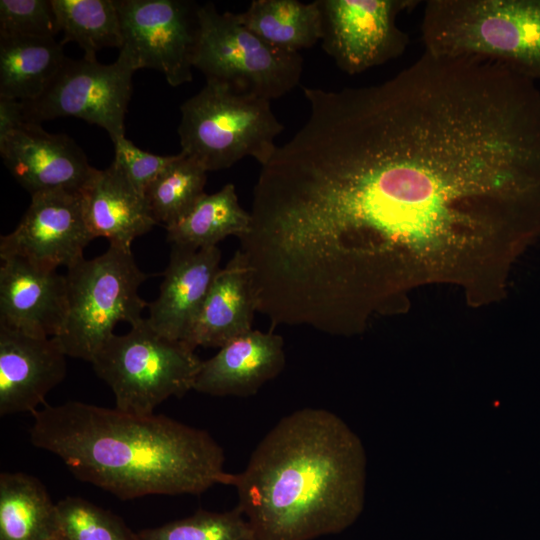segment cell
Here are the masks:
<instances>
[{"instance_id":"6da1fadb","label":"cell","mask_w":540,"mask_h":540,"mask_svg":"<svg viewBox=\"0 0 540 540\" xmlns=\"http://www.w3.org/2000/svg\"><path fill=\"white\" fill-rule=\"evenodd\" d=\"M309 115L279 152L273 216L284 260L361 329L411 294L502 301L540 236V89L501 65L424 53L378 84L303 87Z\"/></svg>"},{"instance_id":"7a4b0ae2","label":"cell","mask_w":540,"mask_h":540,"mask_svg":"<svg viewBox=\"0 0 540 540\" xmlns=\"http://www.w3.org/2000/svg\"><path fill=\"white\" fill-rule=\"evenodd\" d=\"M364 479L358 438L336 414L306 407L282 417L223 485L235 488L254 540H313L357 519Z\"/></svg>"},{"instance_id":"3957f363","label":"cell","mask_w":540,"mask_h":540,"mask_svg":"<svg viewBox=\"0 0 540 540\" xmlns=\"http://www.w3.org/2000/svg\"><path fill=\"white\" fill-rule=\"evenodd\" d=\"M32 444L79 480L122 500L200 495L223 484L222 447L205 430L165 415H135L80 401L35 411Z\"/></svg>"},{"instance_id":"277c9868","label":"cell","mask_w":540,"mask_h":540,"mask_svg":"<svg viewBox=\"0 0 540 540\" xmlns=\"http://www.w3.org/2000/svg\"><path fill=\"white\" fill-rule=\"evenodd\" d=\"M424 51L476 57L540 80V0H428Z\"/></svg>"},{"instance_id":"5b68a950","label":"cell","mask_w":540,"mask_h":540,"mask_svg":"<svg viewBox=\"0 0 540 540\" xmlns=\"http://www.w3.org/2000/svg\"><path fill=\"white\" fill-rule=\"evenodd\" d=\"M180 112L181 152L208 172L229 168L247 156L265 165L284 129L270 101L234 92L215 81H206L180 106Z\"/></svg>"},{"instance_id":"8992f818","label":"cell","mask_w":540,"mask_h":540,"mask_svg":"<svg viewBox=\"0 0 540 540\" xmlns=\"http://www.w3.org/2000/svg\"><path fill=\"white\" fill-rule=\"evenodd\" d=\"M202 362L185 342L157 333L147 318L124 335L113 334L91 361L111 388L115 408L135 415L154 414L168 398L193 390Z\"/></svg>"},{"instance_id":"52a82bcc","label":"cell","mask_w":540,"mask_h":540,"mask_svg":"<svg viewBox=\"0 0 540 540\" xmlns=\"http://www.w3.org/2000/svg\"><path fill=\"white\" fill-rule=\"evenodd\" d=\"M68 309L64 327L55 337L67 357L91 362L95 354L115 334L120 321L139 322L145 307L139 295L147 279L132 250L114 246L92 259H82L65 274Z\"/></svg>"},{"instance_id":"ba28073f","label":"cell","mask_w":540,"mask_h":540,"mask_svg":"<svg viewBox=\"0 0 540 540\" xmlns=\"http://www.w3.org/2000/svg\"><path fill=\"white\" fill-rule=\"evenodd\" d=\"M199 25L193 66L206 81L270 102L299 84L301 54L266 42L242 25L235 13H220L213 3H206L199 7Z\"/></svg>"},{"instance_id":"9c48e42d","label":"cell","mask_w":540,"mask_h":540,"mask_svg":"<svg viewBox=\"0 0 540 540\" xmlns=\"http://www.w3.org/2000/svg\"><path fill=\"white\" fill-rule=\"evenodd\" d=\"M136 70L130 57L120 50L111 64L85 57L66 58L40 98L22 101L26 119L40 124L58 117L80 118L105 129L115 144L125 137L124 122Z\"/></svg>"},{"instance_id":"30bf717a","label":"cell","mask_w":540,"mask_h":540,"mask_svg":"<svg viewBox=\"0 0 540 540\" xmlns=\"http://www.w3.org/2000/svg\"><path fill=\"white\" fill-rule=\"evenodd\" d=\"M122 46L136 69L164 74L169 85L192 81L199 7L184 0H116Z\"/></svg>"},{"instance_id":"8fae6325","label":"cell","mask_w":540,"mask_h":540,"mask_svg":"<svg viewBox=\"0 0 540 540\" xmlns=\"http://www.w3.org/2000/svg\"><path fill=\"white\" fill-rule=\"evenodd\" d=\"M322 48L340 70L355 75L401 56L409 36L397 17L417 0H318Z\"/></svg>"},{"instance_id":"7c38bea8","label":"cell","mask_w":540,"mask_h":540,"mask_svg":"<svg viewBox=\"0 0 540 540\" xmlns=\"http://www.w3.org/2000/svg\"><path fill=\"white\" fill-rule=\"evenodd\" d=\"M81 193L54 190L31 196L17 227L0 239V258L17 257L36 266L67 269L84 258L93 240Z\"/></svg>"},{"instance_id":"4fadbf2b","label":"cell","mask_w":540,"mask_h":540,"mask_svg":"<svg viewBox=\"0 0 540 540\" xmlns=\"http://www.w3.org/2000/svg\"><path fill=\"white\" fill-rule=\"evenodd\" d=\"M0 154L14 179L30 195L65 190L81 193L95 169L66 134L29 123L0 140Z\"/></svg>"},{"instance_id":"5bb4252c","label":"cell","mask_w":540,"mask_h":540,"mask_svg":"<svg viewBox=\"0 0 540 540\" xmlns=\"http://www.w3.org/2000/svg\"><path fill=\"white\" fill-rule=\"evenodd\" d=\"M1 262L0 326L35 337H57L68 309L65 275L17 257Z\"/></svg>"},{"instance_id":"9a60e30c","label":"cell","mask_w":540,"mask_h":540,"mask_svg":"<svg viewBox=\"0 0 540 540\" xmlns=\"http://www.w3.org/2000/svg\"><path fill=\"white\" fill-rule=\"evenodd\" d=\"M67 355L57 338L0 326V415L30 412L65 377Z\"/></svg>"},{"instance_id":"2e32d148","label":"cell","mask_w":540,"mask_h":540,"mask_svg":"<svg viewBox=\"0 0 540 540\" xmlns=\"http://www.w3.org/2000/svg\"><path fill=\"white\" fill-rule=\"evenodd\" d=\"M217 246L192 250L171 246L159 296L149 303L147 320L160 335L185 341L221 269Z\"/></svg>"},{"instance_id":"e0dca14e","label":"cell","mask_w":540,"mask_h":540,"mask_svg":"<svg viewBox=\"0 0 540 540\" xmlns=\"http://www.w3.org/2000/svg\"><path fill=\"white\" fill-rule=\"evenodd\" d=\"M285 363L280 335L251 330L202 362L193 390L212 396H252L277 377Z\"/></svg>"},{"instance_id":"ac0fdd59","label":"cell","mask_w":540,"mask_h":540,"mask_svg":"<svg viewBox=\"0 0 540 540\" xmlns=\"http://www.w3.org/2000/svg\"><path fill=\"white\" fill-rule=\"evenodd\" d=\"M81 198L90 233L93 238H106L109 246L132 250L133 241L157 224L145 194L130 183L114 161L106 169H95Z\"/></svg>"},{"instance_id":"d6986e66","label":"cell","mask_w":540,"mask_h":540,"mask_svg":"<svg viewBox=\"0 0 540 540\" xmlns=\"http://www.w3.org/2000/svg\"><path fill=\"white\" fill-rule=\"evenodd\" d=\"M257 298L247 262L238 249L217 273L184 341L192 349L218 347L252 329Z\"/></svg>"},{"instance_id":"ffe728a7","label":"cell","mask_w":540,"mask_h":540,"mask_svg":"<svg viewBox=\"0 0 540 540\" xmlns=\"http://www.w3.org/2000/svg\"><path fill=\"white\" fill-rule=\"evenodd\" d=\"M66 58L53 37H0V97L37 100Z\"/></svg>"},{"instance_id":"44dd1931","label":"cell","mask_w":540,"mask_h":540,"mask_svg":"<svg viewBox=\"0 0 540 540\" xmlns=\"http://www.w3.org/2000/svg\"><path fill=\"white\" fill-rule=\"evenodd\" d=\"M60 531L56 503L23 472L0 474V540H51Z\"/></svg>"},{"instance_id":"7402d4cb","label":"cell","mask_w":540,"mask_h":540,"mask_svg":"<svg viewBox=\"0 0 540 540\" xmlns=\"http://www.w3.org/2000/svg\"><path fill=\"white\" fill-rule=\"evenodd\" d=\"M235 15L247 29L288 52L300 53L322 38L318 0H253L245 11Z\"/></svg>"},{"instance_id":"603a6c76","label":"cell","mask_w":540,"mask_h":540,"mask_svg":"<svg viewBox=\"0 0 540 540\" xmlns=\"http://www.w3.org/2000/svg\"><path fill=\"white\" fill-rule=\"evenodd\" d=\"M250 212L238 200L235 186L224 185L213 194H205L181 220L166 228L171 246L199 250L217 246L228 236L238 239L250 228Z\"/></svg>"},{"instance_id":"cb8c5ba5","label":"cell","mask_w":540,"mask_h":540,"mask_svg":"<svg viewBox=\"0 0 540 540\" xmlns=\"http://www.w3.org/2000/svg\"><path fill=\"white\" fill-rule=\"evenodd\" d=\"M59 32L66 42H76L84 57L96 59L107 47L122 46V31L116 0H51Z\"/></svg>"},{"instance_id":"d4e9b609","label":"cell","mask_w":540,"mask_h":540,"mask_svg":"<svg viewBox=\"0 0 540 540\" xmlns=\"http://www.w3.org/2000/svg\"><path fill=\"white\" fill-rule=\"evenodd\" d=\"M207 170L184 152L150 184L145 198L157 224L168 228L187 215L206 194Z\"/></svg>"},{"instance_id":"484cf974","label":"cell","mask_w":540,"mask_h":540,"mask_svg":"<svg viewBox=\"0 0 540 540\" xmlns=\"http://www.w3.org/2000/svg\"><path fill=\"white\" fill-rule=\"evenodd\" d=\"M132 540H254V536L236 506L226 512L198 510L189 517L132 533Z\"/></svg>"},{"instance_id":"4316f807","label":"cell","mask_w":540,"mask_h":540,"mask_svg":"<svg viewBox=\"0 0 540 540\" xmlns=\"http://www.w3.org/2000/svg\"><path fill=\"white\" fill-rule=\"evenodd\" d=\"M60 531L68 540H132L122 521L80 497L56 503Z\"/></svg>"},{"instance_id":"83f0119b","label":"cell","mask_w":540,"mask_h":540,"mask_svg":"<svg viewBox=\"0 0 540 540\" xmlns=\"http://www.w3.org/2000/svg\"><path fill=\"white\" fill-rule=\"evenodd\" d=\"M59 32L51 0H1L0 37H53Z\"/></svg>"},{"instance_id":"f1b7e54d","label":"cell","mask_w":540,"mask_h":540,"mask_svg":"<svg viewBox=\"0 0 540 540\" xmlns=\"http://www.w3.org/2000/svg\"><path fill=\"white\" fill-rule=\"evenodd\" d=\"M114 147L113 161L130 183L143 194L175 157V155L162 156L143 151L126 137L116 142Z\"/></svg>"},{"instance_id":"f546056e","label":"cell","mask_w":540,"mask_h":540,"mask_svg":"<svg viewBox=\"0 0 540 540\" xmlns=\"http://www.w3.org/2000/svg\"><path fill=\"white\" fill-rule=\"evenodd\" d=\"M27 124L24 103L0 97V140Z\"/></svg>"},{"instance_id":"4dcf8cb0","label":"cell","mask_w":540,"mask_h":540,"mask_svg":"<svg viewBox=\"0 0 540 540\" xmlns=\"http://www.w3.org/2000/svg\"><path fill=\"white\" fill-rule=\"evenodd\" d=\"M51 540H68L64 534L59 531Z\"/></svg>"}]
</instances>
